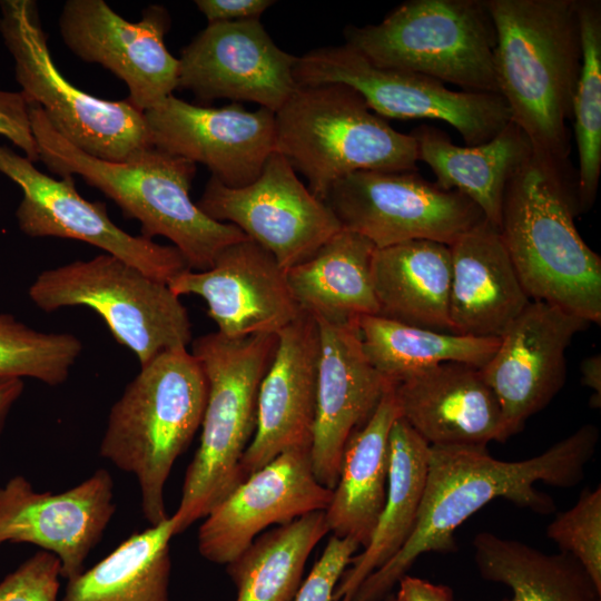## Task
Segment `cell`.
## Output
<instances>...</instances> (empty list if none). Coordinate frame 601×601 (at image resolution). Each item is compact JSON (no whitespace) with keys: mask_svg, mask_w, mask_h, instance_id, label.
Returning <instances> with one entry per match:
<instances>
[{"mask_svg":"<svg viewBox=\"0 0 601 601\" xmlns=\"http://www.w3.org/2000/svg\"><path fill=\"white\" fill-rule=\"evenodd\" d=\"M598 442V426L584 424L541 454L513 462L494 459L486 446L430 445L425 490L410 538L359 584L349 601H383L418 556L455 552L456 529L494 499L540 514L553 512L552 497L534 484L577 485Z\"/></svg>","mask_w":601,"mask_h":601,"instance_id":"obj_1","label":"cell"},{"mask_svg":"<svg viewBox=\"0 0 601 601\" xmlns=\"http://www.w3.org/2000/svg\"><path fill=\"white\" fill-rule=\"evenodd\" d=\"M577 173L532 149L505 188L501 237L530 298L601 324V257L582 239Z\"/></svg>","mask_w":601,"mask_h":601,"instance_id":"obj_2","label":"cell"},{"mask_svg":"<svg viewBox=\"0 0 601 601\" xmlns=\"http://www.w3.org/2000/svg\"><path fill=\"white\" fill-rule=\"evenodd\" d=\"M495 75L514 122L532 149L570 161L572 102L582 49L578 0H487Z\"/></svg>","mask_w":601,"mask_h":601,"instance_id":"obj_3","label":"cell"},{"mask_svg":"<svg viewBox=\"0 0 601 601\" xmlns=\"http://www.w3.org/2000/svg\"><path fill=\"white\" fill-rule=\"evenodd\" d=\"M39 160L61 177L78 175L141 225L142 236L168 238L189 268L211 267L227 246L247 239L235 225L213 220L189 197L196 164L150 147L126 161H109L80 150L50 124L41 107L29 105Z\"/></svg>","mask_w":601,"mask_h":601,"instance_id":"obj_4","label":"cell"},{"mask_svg":"<svg viewBox=\"0 0 601 601\" xmlns=\"http://www.w3.org/2000/svg\"><path fill=\"white\" fill-rule=\"evenodd\" d=\"M207 394L201 365L178 347L140 366L110 408L99 454L136 477L150 525L169 518L165 485L201 424Z\"/></svg>","mask_w":601,"mask_h":601,"instance_id":"obj_5","label":"cell"},{"mask_svg":"<svg viewBox=\"0 0 601 601\" xmlns=\"http://www.w3.org/2000/svg\"><path fill=\"white\" fill-rule=\"evenodd\" d=\"M277 334L228 338L218 332L191 342L207 378L208 394L199 446L184 477L175 535L224 500L244 477L240 462L256 428L260 382L274 357Z\"/></svg>","mask_w":601,"mask_h":601,"instance_id":"obj_6","label":"cell"},{"mask_svg":"<svg viewBox=\"0 0 601 601\" xmlns=\"http://www.w3.org/2000/svg\"><path fill=\"white\" fill-rule=\"evenodd\" d=\"M275 151L325 200L338 179L363 170H417L411 134L395 130L344 83L297 86L275 112Z\"/></svg>","mask_w":601,"mask_h":601,"instance_id":"obj_7","label":"cell"},{"mask_svg":"<svg viewBox=\"0 0 601 601\" xmlns=\"http://www.w3.org/2000/svg\"><path fill=\"white\" fill-rule=\"evenodd\" d=\"M344 37L375 66L499 93L487 0H408L378 23L346 27Z\"/></svg>","mask_w":601,"mask_h":601,"instance_id":"obj_8","label":"cell"},{"mask_svg":"<svg viewBox=\"0 0 601 601\" xmlns=\"http://www.w3.org/2000/svg\"><path fill=\"white\" fill-rule=\"evenodd\" d=\"M28 294L47 313L72 306L97 312L140 366L193 342L187 309L168 284L106 253L41 272Z\"/></svg>","mask_w":601,"mask_h":601,"instance_id":"obj_9","label":"cell"},{"mask_svg":"<svg viewBox=\"0 0 601 601\" xmlns=\"http://www.w3.org/2000/svg\"><path fill=\"white\" fill-rule=\"evenodd\" d=\"M0 31L14 59L16 79L29 104L41 107L69 142L99 159L126 161L152 147L145 115L128 100L89 95L55 65L31 0L0 1Z\"/></svg>","mask_w":601,"mask_h":601,"instance_id":"obj_10","label":"cell"},{"mask_svg":"<svg viewBox=\"0 0 601 601\" xmlns=\"http://www.w3.org/2000/svg\"><path fill=\"white\" fill-rule=\"evenodd\" d=\"M294 78L297 86L347 85L382 118L447 122L465 146L491 140L511 121L500 93L452 90L421 73L378 67L346 43L298 57Z\"/></svg>","mask_w":601,"mask_h":601,"instance_id":"obj_11","label":"cell"},{"mask_svg":"<svg viewBox=\"0 0 601 601\" xmlns=\"http://www.w3.org/2000/svg\"><path fill=\"white\" fill-rule=\"evenodd\" d=\"M324 201L343 229L376 248L418 239L451 245L485 219L466 196L439 187L417 170L356 171L335 181Z\"/></svg>","mask_w":601,"mask_h":601,"instance_id":"obj_12","label":"cell"},{"mask_svg":"<svg viewBox=\"0 0 601 601\" xmlns=\"http://www.w3.org/2000/svg\"><path fill=\"white\" fill-rule=\"evenodd\" d=\"M196 205L213 220L238 227L285 269L306 260L342 229L327 204L277 151L245 187L230 188L210 176Z\"/></svg>","mask_w":601,"mask_h":601,"instance_id":"obj_13","label":"cell"},{"mask_svg":"<svg viewBox=\"0 0 601 601\" xmlns=\"http://www.w3.org/2000/svg\"><path fill=\"white\" fill-rule=\"evenodd\" d=\"M0 173L21 188L16 217L24 235L88 243L166 284L190 269L176 247L130 235L114 224L104 203H91L79 195L72 176H48L2 145Z\"/></svg>","mask_w":601,"mask_h":601,"instance_id":"obj_14","label":"cell"},{"mask_svg":"<svg viewBox=\"0 0 601 601\" xmlns=\"http://www.w3.org/2000/svg\"><path fill=\"white\" fill-rule=\"evenodd\" d=\"M170 19L161 6H149L130 22L104 0H68L59 29L66 46L80 59L99 63L121 79L128 101L146 111L178 88L179 60L165 45Z\"/></svg>","mask_w":601,"mask_h":601,"instance_id":"obj_15","label":"cell"},{"mask_svg":"<svg viewBox=\"0 0 601 601\" xmlns=\"http://www.w3.org/2000/svg\"><path fill=\"white\" fill-rule=\"evenodd\" d=\"M297 59L273 41L259 19L208 23L181 50L178 88L201 101H250L275 114L297 87Z\"/></svg>","mask_w":601,"mask_h":601,"instance_id":"obj_16","label":"cell"},{"mask_svg":"<svg viewBox=\"0 0 601 601\" xmlns=\"http://www.w3.org/2000/svg\"><path fill=\"white\" fill-rule=\"evenodd\" d=\"M144 115L154 147L205 165L230 188L252 184L275 151V114L262 107H204L171 95Z\"/></svg>","mask_w":601,"mask_h":601,"instance_id":"obj_17","label":"cell"},{"mask_svg":"<svg viewBox=\"0 0 601 601\" xmlns=\"http://www.w3.org/2000/svg\"><path fill=\"white\" fill-rule=\"evenodd\" d=\"M115 512L114 480L105 469L60 493L37 492L16 475L0 486V545L29 543L52 553L68 581L85 570Z\"/></svg>","mask_w":601,"mask_h":601,"instance_id":"obj_18","label":"cell"},{"mask_svg":"<svg viewBox=\"0 0 601 601\" xmlns=\"http://www.w3.org/2000/svg\"><path fill=\"white\" fill-rule=\"evenodd\" d=\"M588 326L587 321L554 305L530 300L502 333L481 373L501 405L509 437L561 391L565 351Z\"/></svg>","mask_w":601,"mask_h":601,"instance_id":"obj_19","label":"cell"},{"mask_svg":"<svg viewBox=\"0 0 601 601\" xmlns=\"http://www.w3.org/2000/svg\"><path fill=\"white\" fill-rule=\"evenodd\" d=\"M168 286L179 297H201L217 332L228 338L278 334L302 313L286 269L249 238L225 247L210 268L185 270Z\"/></svg>","mask_w":601,"mask_h":601,"instance_id":"obj_20","label":"cell"},{"mask_svg":"<svg viewBox=\"0 0 601 601\" xmlns=\"http://www.w3.org/2000/svg\"><path fill=\"white\" fill-rule=\"evenodd\" d=\"M332 494L314 475L311 451L282 453L209 512L198 530V551L209 562L228 564L267 526L325 511Z\"/></svg>","mask_w":601,"mask_h":601,"instance_id":"obj_21","label":"cell"},{"mask_svg":"<svg viewBox=\"0 0 601 601\" xmlns=\"http://www.w3.org/2000/svg\"><path fill=\"white\" fill-rule=\"evenodd\" d=\"M277 336L274 357L258 390L255 433L240 462L244 480L282 453L311 451L312 446L318 325L302 311Z\"/></svg>","mask_w":601,"mask_h":601,"instance_id":"obj_22","label":"cell"},{"mask_svg":"<svg viewBox=\"0 0 601 601\" xmlns=\"http://www.w3.org/2000/svg\"><path fill=\"white\" fill-rule=\"evenodd\" d=\"M315 321L319 358L311 461L316 480L333 490L348 439L370 420L392 384L365 356L357 325Z\"/></svg>","mask_w":601,"mask_h":601,"instance_id":"obj_23","label":"cell"},{"mask_svg":"<svg viewBox=\"0 0 601 601\" xmlns=\"http://www.w3.org/2000/svg\"><path fill=\"white\" fill-rule=\"evenodd\" d=\"M402 417L428 445H481L509 439L501 405L481 368L446 362L393 385Z\"/></svg>","mask_w":601,"mask_h":601,"instance_id":"obj_24","label":"cell"},{"mask_svg":"<svg viewBox=\"0 0 601 601\" xmlns=\"http://www.w3.org/2000/svg\"><path fill=\"white\" fill-rule=\"evenodd\" d=\"M450 246L451 333L500 337L530 303L497 227L483 219Z\"/></svg>","mask_w":601,"mask_h":601,"instance_id":"obj_25","label":"cell"},{"mask_svg":"<svg viewBox=\"0 0 601 601\" xmlns=\"http://www.w3.org/2000/svg\"><path fill=\"white\" fill-rule=\"evenodd\" d=\"M411 136L417 159L430 166L435 184L466 196L499 228L508 183L532 152L525 134L510 121L494 138L475 146L455 145L445 131L427 124Z\"/></svg>","mask_w":601,"mask_h":601,"instance_id":"obj_26","label":"cell"},{"mask_svg":"<svg viewBox=\"0 0 601 601\" xmlns=\"http://www.w3.org/2000/svg\"><path fill=\"white\" fill-rule=\"evenodd\" d=\"M375 249L367 238L342 228L306 260L286 269L299 308L333 325H357L363 316L378 315Z\"/></svg>","mask_w":601,"mask_h":601,"instance_id":"obj_27","label":"cell"},{"mask_svg":"<svg viewBox=\"0 0 601 601\" xmlns=\"http://www.w3.org/2000/svg\"><path fill=\"white\" fill-rule=\"evenodd\" d=\"M400 417L393 385L370 420L348 439L337 483L325 513L329 532L365 548L384 506L390 469V432Z\"/></svg>","mask_w":601,"mask_h":601,"instance_id":"obj_28","label":"cell"},{"mask_svg":"<svg viewBox=\"0 0 601 601\" xmlns=\"http://www.w3.org/2000/svg\"><path fill=\"white\" fill-rule=\"evenodd\" d=\"M372 275L378 315L451 333L449 245L418 239L376 248Z\"/></svg>","mask_w":601,"mask_h":601,"instance_id":"obj_29","label":"cell"},{"mask_svg":"<svg viewBox=\"0 0 601 601\" xmlns=\"http://www.w3.org/2000/svg\"><path fill=\"white\" fill-rule=\"evenodd\" d=\"M386 497L371 540L342 573L333 601H349L359 584L385 564L410 538L422 503L430 445L402 418L390 432Z\"/></svg>","mask_w":601,"mask_h":601,"instance_id":"obj_30","label":"cell"},{"mask_svg":"<svg viewBox=\"0 0 601 601\" xmlns=\"http://www.w3.org/2000/svg\"><path fill=\"white\" fill-rule=\"evenodd\" d=\"M473 548L481 577L511 589L502 601H601V590L569 553H545L490 532L476 534Z\"/></svg>","mask_w":601,"mask_h":601,"instance_id":"obj_31","label":"cell"},{"mask_svg":"<svg viewBox=\"0 0 601 601\" xmlns=\"http://www.w3.org/2000/svg\"><path fill=\"white\" fill-rule=\"evenodd\" d=\"M175 535L171 516L135 532L107 556L68 580L59 601H169Z\"/></svg>","mask_w":601,"mask_h":601,"instance_id":"obj_32","label":"cell"},{"mask_svg":"<svg viewBox=\"0 0 601 601\" xmlns=\"http://www.w3.org/2000/svg\"><path fill=\"white\" fill-rule=\"evenodd\" d=\"M357 326L365 356L392 385L446 362L465 363L481 368L500 343V337L457 335L381 315L363 316Z\"/></svg>","mask_w":601,"mask_h":601,"instance_id":"obj_33","label":"cell"},{"mask_svg":"<svg viewBox=\"0 0 601 601\" xmlns=\"http://www.w3.org/2000/svg\"><path fill=\"white\" fill-rule=\"evenodd\" d=\"M328 532L324 511H316L258 535L226 564L236 601H294L307 558Z\"/></svg>","mask_w":601,"mask_h":601,"instance_id":"obj_34","label":"cell"},{"mask_svg":"<svg viewBox=\"0 0 601 601\" xmlns=\"http://www.w3.org/2000/svg\"><path fill=\"white\" fill-rule=\"evenodd\" d=\"M581 69L572 102L579 213L593 206L601 175V1L578 0Z\"/></svg>","mask_w":601,"mask_h":601,"instance_id":"obj_35","label":"cell"},{"mask_svg":"<svg viewBox=\"0 0 601 601\" xmlns=\"http://www.w3.org/2000/svg\"><path fill=\"white\" fill-rule=\"evenodd\" d=\"M81 352L73 334L39 332L0 313V377H31L57 386L67 381Z\"/></svg>","mask_w":601,"mask_h":601,"instance_id":"obj_36","label":"cell"},{"mask_svg":"<svg viewBox=\"0 0 601 601\" xmlns=\"http://www.w3.org/2000/svg\"><path fill=\"white\" fill-rule=\"evenodd\" d=\"M546 535L575 558L601 590V489H585L577 503L559 513Z\"/></svg>","mask_w":601,"mask_h":601,"instance_id":"obj_37","label":"cell"},{"mask_svg":"<svg viewBox=\"0 0 601 601\" xmlns=\"http://www.w3.org/2000/svg\"><path fill=\"white\" fill-rule=\"evenodd\" d=\"M60 578L57 556L38 551L0 582V601H59Z\"/></svg>","mask_w":601,"mask_h":601,"instance_id":"obj_38","label":"cell"},{"mask_svg":"<svg viewBox=\"0 0 601 601\" xmlns=\"http://www.w3.org/2000/svg\"><path fill=\"white\" fill-rule=\"evenodd\" d=\"M359 546L351 538L332 535L294 601H333L335 587Z\"/></svg>","mask_w":601,"mask_h":601,"instance_id":"obj_39","label":"cell"},{"mask_svg":"<svg viewBox=\"0 0 601 601\" xmlns=\"http://www.w3.org/2000/svg\"><path fill=\"white\" fill-rule=\"evenodd\" d=\"M0 136L19 147L31 162L39 160L29 102L22 92L0 90Z\"/></svg>","mask_w":601,"mask_h":601,"instance_id":"obj_40","label":"cell"},{"mask_svg":"<svg viewBox=\"0 0 601 601\" xmlns=\"http://www.w3.org/2000/svg\"><path fill=\"white\" fill-rule=\"evenodd\" d=\"M208 23L259 19L274 4L272 0H196Z\"/></svg>","mask_w":601,"mask_h":601,"instance_id":"obj_41","label":"cell"},{"mask_svg":"<svg viewBox=\"0 0 601 601\" xmlns=\"http://www.w3.org/2000/svg\"><path fill=\"white\" fill-rule=\"evenodd\" d=\"M395 594H388V601H455L452 589L445 584L405 574L397 582Z\"/></svg>","mask_w":601,"mask_h":601,"instance_id":"obj_42","label":"cell"},{"mask_svg":"<svg viewBox=\"0 0 601 601\" xmlns=\"http://www.w3.org/2000/svg\"><path fill=\"white\" fill-rule=\"evenodd\" d=\"M581 382L592 390L590 405L594 408L601 406V355L593 354L585 357L580 365Z\"/></svg>","mask_w":601,"mask_h":601,"instance_id":"obj_43","label":"cell"},{"mask_svg":"<svg viewBox=\"0 0 601 601\" xmlns=\"http://www.w3.org/2000/svg\"><path fill=\"white\" fill-rule=\"evenodd\" d=\"M24 382L18 377H0V433L2 432L10 411L20 398Z\"/></svg>","mask_w":601,"mask_h":601,"instance_id":"obj_44","label":"cell"},{"mask_svg":"<svg viewBox=\"0 0 601 601\" xmlns=\"http://www.w3.org/2000/svg\"><path fill=\"white\" fill-rule=\"evenodd\" d=\"M383 601H388V595Z\"/></svg>","mask_w":601,"mask_h":601,"instance_id":"obj_45","label":"cell"}]
</instances>
